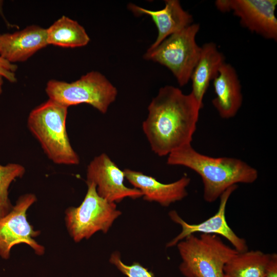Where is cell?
<instances>
[{
	"label": "cell",
	"mask_w": 277,
	"mask_h": 277,
	"mask_svg": "<svg viewBox=\"0 0 277 277\" xmlns=\"http://www.w3.org/2000/svg\"><path fill=\"white\" fill-rule=\"evenodd\" d=\"M202 109L192 94L170 85L161 87L148 107L142 129L159 156L191 144Z\"/></svg>",
	"instance_id": "6da1fadb"
},
{
	"label": "cell",
	"mask_w": 277,
	"mask_h": 277,
	"mask_svg": "<svg viewBox=\"0 0 277 277\" xmlns=\"http://www.w3.org/2000/svg\"><path fill=\"white\" fill-rule=\"evenodd\" d=\"M167 156L168 165L188 168L201 176L203 197L208 203L215 202L229 187L239 183L252 184L258 177V170L242 160L208 156L197 152L191 144Z\"/></svg>",
	"instance_id": "7a4b0ae2"
},
{
	"label": "cell",
	"mask_w": 277,
	"mask_h": 277,
	"mask_svg": "<svg viewBox=\"0 0 277 277\" xmlns=\"http://www.w3.org/2000/svg\"><path fill=\"white\" fill-rule=\"evenodd\" d=\"M68 108L49 98L30 112L27 126L54 163L75 165L80 163V157L70 144L66 130Z\"/></svg>",
	"instance_id": "3957f363"
},
{
	"label": "cell",
	"mask_w": 277,
	"mask_h": 277,
	"mask_svg": "<svg viewBox=\"0 0 277 277\" xmlns=\"http://www.w3.org/2000/svg\"><path fill=\"white\" fill-rule=\"evenodd\" d=\"M176 245L182 259L179 269L185 277H224L225 265L238 252L216 234H190Z\"/></svg>",
	"instance_id": "277c9868"
},
{
	"label": "cell",
	"mask_w": 277,
	"mask_h": 277,
	"mask_svg": "<svg viewBox=\"0 0 277 277\" xmlns=\"http://www.w3.org/2000/svg\"><path fill=\"white\" fill-rule=\"evenodd\" d=\"M49 98L67 107L85 103L106 113L117 95L116 88L102 73L92 71L71 83L56 80L48 82Z\"/></svg>",
	"instance_id": "5b68a950"
},
{
	"label": "cell",
	"mask_w": 277,
	"mask_h": 277,
	"mask_svg": "<svg viewBox=\"0 0 277 277\" xmlns=\"http://www.w3.org/2000/svg\"><path fill=\"white\" fill-rule=\"evenodd\" d=\"M199 30V24H192L170 35L155 48L148 49L144 58L165 66L180 86L186 85L201 52L202 48L196 42Z\"/></svg>",
	"instance_id": "8992f818"
},
{
	"label": "cell",
	"mask_w": 277,
	"mask_h": 277,
	"mask_svg": "<svg viewBox=\"0 0 277 277\" xmlns=\"http://www.w3.org/2000/svg\"><path fill=\"white\" fill-rule=\"evenodd\" d=\"M87 191L82 203L65 211L66 226L75 242L90 238L98 231L106 233L122 212L116 203L108 202L97 193L93 183H86Z\"/></svg>",
	"instance_id": "52a82bcc"
},
{
	"label": "cell",
	"mask_w": 277,
	"mask_h": 277,
	"mask_svg": "<svg viewBox=\"0 0 277 277\" xmlns=\"http://www.w3.org/2000/svg\"><path fill=\"white\" fill-rule=\"evenodd\" d=\"M36 200L33 193L21 195L10 211L0 217V255L3 259H8L12 248L20 244L28 245L37 255L44 254V247L34 239L40 231L34 230L27 220V210Z\"/></svg>",
	"instance_id": "ba28073f"
},
{
	"label": "cell",
	"mask_w": 277,
	"mask_h": 277,
	"mask_svg": "<svg viewBox=\"0 0 277 277\" xmlns=\"http://www.w3.org/2000/svg\"><path fill=\"white\" fill-rule=\"evenodd\" d=\"M215 4L221 12H232L250 31L276 41V0H217Z\"/></svg>",
	"instance_id": "9c48e42d"
},
{
	"label": "cell",
	"mask_w": 277,
	"mask_h": 277,
	"mask_svg": "<svg viewBox=\"0 0 277 277\" xmlns=\"http://www.w3.org/2000/svg\"><path fill=\"white\" fill-rule=\"evenodd\" d=\"M125 174L106 153L95 156L87 169L86 183L96 186L97 194L112 203H118L125 198L136 199L143 196L142 192L135 188L126 187Z\"/></svg>",
	"instance_id": "30bf717a"
},
{
	"label": "cell",
	"mask_w": 277,
	"mask_h": 277,
	"mask_svg": "<svg viewBox=\"0 0 277 277\" xmlns=\"http://www.w3.org/2000/svg\"><path fill=\"white\" fill-rule=\"evenodd\" d=\"M238 185L227 189L220 197V205L217 212L205 221L196 224L187 223L180 217L177 212L172 210L169 216L174 223L182 227L181 232L169 242L167 247L175 246L177 243L190 234L195 233L219 235L226 239L238 252L248 250V246L245 239L238 236L227 224L225 212L226 205L231 194L237 189Z\"/></svg>",
	"instance_id": "8fae6325"
},
{
	"label": "cell",
	"mask_w": 277,
	"mask_h": 277,
	"mask_svg": "<svg viewBox=\"0 0 277 277\" xmlns=\"http://www.w3.org/2000/svg\"><path fill=\"white\" fill-rule=\"evenodd\" d=\"M125 177L134 187L143 194L144 200L155 202L162 206L181 201L188 195L187 187L190 179L186 175L168 184L159 182L155 178L143 173L130 169L124 170Z\"/></svg>",
	"instance_id": "7c38bea8"
},
{
	"label": "cell",
	"mask_w": 277,
	"mask_h": 277,
	"mask_svg": "<svg viewBox=\"0 0 277 277\" xmlns=\"http://www.w3.org/2000/svg\"><path fill=\"white\" fill-rule=\"evenodd\" d=\"M47 45L46 29L36 25L0 34V56L13 64L27 61Z\"/></svg>",
	"instance_id": "4fadbf2b"
},
{
	"label": "cell",
	"mask_w": 277,
	"mask_h": 277,
	"mask_svg": "<svg viewBox=\"0 0 277 277\" xmlns=\"http://www.w3.org/2000/svg\"><path fill=\"white\" fill-rule=\"evenodd\" d=\"M215 97L213 107L220 117L230 119L238 113L243 103L241 85L234 67L226 62L213 80Z\"/></svg>",
	"instance_id": "5bb4252c"
},
{
	"label": "cell",
	"mask_w": 277,
	"mask_h": 277,
	"mask_svg": "<svg viewBox=\"0 0 277 277\" xmlns=\"http://www.w3.org/2000/svg\"><path fill=\"white\" fill-rule=\"evenodd\" d=\"M165 7L159 10H150L130 4L129 9L138 15L150 16L157 29L156 40L148 48H155L170 35L193 24L192 16L182 8L177 0L165 1Z\"/></svg>",
	"instance_id": "9a60e30c"
},
{
	"label": "cell",
	"mask_w": 277,
	"mask_h": 277,
	"mask_svg": "<svg viewBox=\"0 0 277 277\" xmlns=\"http://www.w3.org/2000/svg\"><path fill=\"white\" fill-rule=\"evenodd\" d=\"M201 48L200 56L190 80L192 82L191 93L202 108L203 98L210 82L218 75L225 61L224 55L214 43H205Z\"/></svg>",
	"instance_id": "2e32d148"
},
{
	"label": "cell",
	"mask_w": 277,
	"mask_h": 277,
	"mask_svg": "<svg viewBox=\"0 0 277 277\" xmlns=\"http://www.w3.org/2000/svg\"><path fill=\"white\" fill-rule=\"evenodd\" d=\"M271 255L260 250L238 252L225 265L224 277H264Z\"/></svg>",
	"instance_id": "e0dca14e"
},
{
	"label": "cell",
	"mask_w": 277,
	"mask_h": 277,
	"mask_svg": "<svg viewBox=\"0 0 277 277\" xmlns=\"http://www.w3.org/2000/svg\"><path fill=\"white\" fill-rule=\"evenodd\" d=\"M48 45L63 48L86 46L90 37L84 28L77 21L62 16L46 29Z\"/></svg>",
	"instance_id": "ac0fdd59"
},
{
	"label": "cell",
	"mask_w": 277,
	"mask_h": 277,
	"mask_svg": "<svg viewBox=\"0 0 277 277\" xmlns=\"http://www.w3.org/2000/svg\"><path fill=\"white\" fill-rule=\"evenodd\" d=\"M25 172L23 166L17 163L0 165V217L9 213L13 206L8 197V189L13 181Z\"/></svg>",
	"instance_id": "d6986e66"
},
{
	"label": "cell",
	"mask_w": 277,
	"mask_h": 277,
	"mask_svg": "<svg viewBox=\"0 0 277 277\" xmlns=\"http://www.w3.org/2000/svg\"><path fill=\"white\" fill-rule=\"evenodd\" d=\"M109 262L128 277H154L151 271L139 263L134 262L130 265L124 264L121 260L118 251H115L111 254Z\"/></svg>",
	"instance_id": "ffe728a7"
},
{
	"label": "cell",
	"mask_w": 277,
	"mask_h": 277,
	"mask_svg": "<svg viewBox=\"0 0 277 277\" xmlns=\"http://www.w3.org/2000/svg\"><path fill=\"white\" fill-rule=\"evenodd\" d=\"M17 66L11 63L0 56V76L11 83H15L17 79L15 74Z\"/></svg>",
	"instance_id": "44dd1931"
},
{
	"label": "cell",
	"mask_w": 277,
	"mask_h": 277,
	"mask_svg": "<svg viewBox=\"0 0 277 277\" xmlns=\"http://www.w3.org/2000/svg\"><path fill=\"white\" fill-rule=\"evenodd\" d=\"M264 277H277V254L271 255Z\"/></svg>",
	"instance_id": "7402d4cb"
},
{
	"label": "cell",
	"mask_w": 277,
	"mask_h": 277,
	"mask_svg": "<svg viewBox=\"0 0 277 277\" xmlns=\"http://www.w3.org/2000/svg\"><path fill=\"white\" fill-rule=\"evenodd\" d=\"M3 85V77L0 76V95L2 94L3 92V89H2Z\"/></svg>",
	"instance_id": "603a6c76"
},
{
	"label": "cell",
	"mask_w": 277,
	"mask_h": 277,
	"mask_svg": "<svg viewBox=\"0 0 277 277\" xmlns=\"http://www.w3.org/2000/svg\"></svg>",
	"instance_id": "cb8c5ba5"
}]
</instances>
